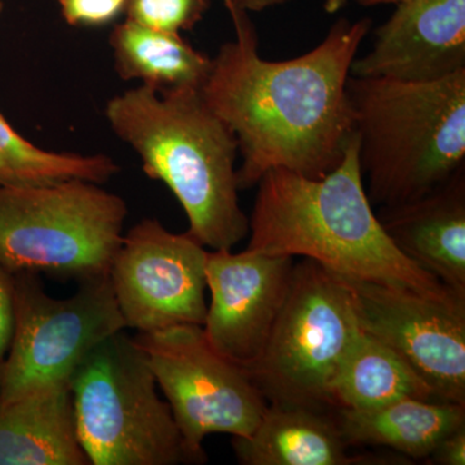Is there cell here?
I'll return each instance as SVG.
<instances>
[{
    "instance_id": "1",
    "label": "cell",
    "mask_w": 465,
    "mask_h": 465,
    "mask_svg": "<svg viewBox=\"0 0 465 465\" xmlns=\"http://www.w3.org/2000/svg\"><path fill=\"white\" fill-rule=\"evenodd\" d=\"M235 41L213 57L202 96L234 134L242 157L240 191L283 168L321 179L341 164L354 134L347 94L351 67L371 27L341 18L313 50L286 61L259 54L249 14L223 0Z\"/></svg>"
},
{
    "instance_id": "2",
    "label": "cell",
    "mask_w": 465,
    "mask_h": 465,
    "mask_svg": "<svg viewBox=\"0 0 465 465\" xmlns=\"http://www.w3.org/2000/svg\"><path fill=\"white\" fill-rule=\"evenodd\" d=\"M258 186L247 250L302 256L347 280L465 302L403 255L382 228L367 197L356 133L341 164L326 176L309 179L275 168Z\"/></svg>"
},
{
    "instance_id": "3",
    "label": "cell",
    "mask_w": 465,
    "mask_h": 465,
    "mask_svg": "<svg viewBox=\"0 0 465 465\" xmlns=\"http://www.w3.org/2000/svg\"><path fill=\"white\" fill-rule=\"evenodd\" d=\"M105 118L146 176L173 193L202 246L232 250L249 235L238 198L237 139L201 90L159 94L140 84L110 99Z\"/></svg>"
},
{
    "instance_id": "4",
    "label": "cell",
    "mask_w": 465,
    "mask_h": 465,
    "mask_svg": "<svg viewBox=\"0 0 465 465\" xmlns=\"http://www.w3.org/2000/svg\"><path fill=\"white\" fill-rule=\"evenodd\" d=\"M347 94L372 206L419 200L463 170L465 70L421 84L349 75Z\"/></svg>"
},
{
    "instance_id": "5",
    "label": "cell",
    "mask_w": 465,
    "mask_h": 465,
    "mask_svg": "<svg viewBox=\"0 0 465 465\" xmlns=\"http://www.w3.org/2000/svg\"><path fill=\"white\" fill-rule=\"evenodd\" d=\"M127 216L124 198L87 180L0 186V264L78 282L109 275Z\"/></svg>"
},
{
    "instance_id": "6",
    "label": "cell",
    "mask_w": 465,
    "mask_h": 465,
    "mask_svg": "<svg viewBox=\"0 0 465 465\" xmlns=\"http://www.w3.org/2000/svg\"><path fill=\"white\" fill-rule=\"evenodd\" d=\"M69 384L91 465L192 464L148 360L124 330L100 342Z\"/></svg>"
},
{
    "instance_id": "7",
    "label": "cell",
    "mask_w": 465,
    "mask_h": 465,
    "mask_svg": "<svg viewBox=\"0 0 465 465\" xmlns=\"http://www.w3.org/2000/svg\"><path fill=\"white\" fill-rule=\"evenodd\" d=\"M358 331L347 281L302 260L293 264L282 308L247 372L269 405L331 411L330 385Z\"/></svg>"
},
{
    "instance_id": "8",
    "label": "cell",
    "mask_w": 465,
    "mask_h": 465,
    "mask_svg": "<svg viewBox=\"0 0 465 465\" xmlns=\"http://www.w3.org/2000/svg\"><path fill=\"white\" fill-rule=\"evenodd\" d=\"M57 299L33 272L12 274L14 332L0 363V401L69 382L100 342L125 330L109 275L81 281Z\"/></svg>"
},
{
    "instance_id": "9",
    "label": "cell",
    "mask_w": 465,
    "mask_h": 465,
    "mask_svg": "<svg viewBox=\"0 0 465 465\" xmlns=\"http://www.w3.org/2000/svg\"><path fill=\"white\" fill-rule=\"evenodd\" d=\"M158 388L166 397L192 464L207 460L210 434L246 439L269 403L246 369L211 347L198 324H182L134 336Z\"/></svg>"
},
{
    "instance_id": "10",
    "label": "cell",
    "mask_w": 465,
    "mask_h": 465,
    "mask_svg": "<svg viewBox=\"0 0 465 465\" xmlns=\"http://www.w3.org/2000/svg\"><path fill=\"white\" fill-rule=\"evenodd\" d=\"M207 256L188 232L176 234L155 219H143L124 232L109 278L125 329L203 326Z\"/></svg>"
},
{
    "instance_id": "11",
    "label": "cell",
    "mask_w": 465,
    "mask_h": 465,
    "mask_svg": "<svg viewBox=\"0 0 465 465\" xmlns=\"http://www.w3.org/2000/svg\"><path fill=\"white\" fill-rule=\"evenodd\" d=\"M361 329L411 367L440 402L465 405V302L347 280Z\"/></svg>"
},
{
    "instance_id": "12",
    "label": "cell",
    "mask_w": 465,
    "mask_h": 465,
    "mask_svg": "<svg viewBox=\"0 0 465 465\" xmlns=\"http://www.w3.org/2000/svg\"><path fill=\"white\" fill-rule=\"evenodd\" d=\"M293 258L244 250L208 252L204 336L220 356L249 369L258 360L289 290Z\"/></svg>"
},
{
    "instance_id": "13",
    "label": "cell",
    "mask_w": 465,
    "mask_h": 465,
    "mask_svg": "<svg viewBox=\"0 0 465 465\" xmlns=\"http://www.w3.org/2000/svg\"><path fill=\"white\" fill-rule=\"evenodd\" d=\"M465 70V0H406L375 34L351 75L434 82Z\"/></svg>"
},
{
    "instance_id": "14",
    "label": "cell",
    "mask_w": 465,
    "mask_h": 465,
    "mask_svg": "<svg viewBox=\"0 0 465 465\" xmlns=\"http://www.w3.org/2000/svg\"><path fill=\"white\" fill-rule=\"evenodd\" d=\"M463 171L419 200L381 208L378 217L403 255L465 298Z\"/></svg>"
},
{
    "instance_id": "15",
    "label": "cell",
    "mask_w": 465,
    "mask_h": 465,
    "mask_svg": "<svg viewBox=\"0 0 465 465\" xmlns=\"http://www.w3.org/2000/svg\"><path fill=\"white\" fill-rule=\"evenodd\" d=\"M235 457L243 465L390 464V459L354 454L335 414L302 406L268 405L253 433L232 439Z\"/></svg>"
},
{
    "instance_id": "16",
    "label": "cell",
    "mask_w": 465,
    "mask_h": 465,
    "mask_svg": "<svg viewBox=\"0 0 465 465\" xmlns=\"http://www.w3.org/2000/svg\"><path fill=\"white\" fill-rule=\"evenodd\" d=\"M0 465H91L69 382L0 401Z\"/></svg>"
},
{
    "instance_id": "17",
    "label": "cell",
    "mask_w": 465,
    "mask_h": 465,
    "mask_svg": "<svg viewBox=\"0 0 465 465\" xmlns=\"http://www.w3.org/2000/svg\"><path fill=\"white\" fill-rule=\"evenodd\" d=\"M335 418L349 445L382 446L420 460L443 437L465 425V405L403 399L374 409H336Z\"/></svg>"
},
{
    "instance_id": "18",
    "label": "cell",
    "mask_w": 465,
    "mask_h": 465,
    "mask_svg": "<svg viewBox=\"0 0 465 465\" xmlns=\"http://www.w3.org/2000/svg\"><path fill=\"white\" fill-rule=\"evenodd\" d=\"M115 72L159 92L201 90L213 58L193 48L182 34L162 32L125 20L109 36Z\"/></svg>"
},
{
    "instance_id": "19",
    "label": "cell",
    "mask_w": 465,
    "mask_h": 465,
    "mask_svg": "<svg viewBox=\"0 0 465 465\" xmlns=\"http://www.w3.org/2000/svg\"><path fill=\"white\" fill-rule=\"evenodd\" d=\"M330 393L335 410L374 409L403 399L437 401L402 358L361 327L339 363Z\"/></svg>"
},
{
    "instance_id": "20",
    "label": "cell",
    "mask_w": 465,
    "mask_h": 465,
    "mask_svg": "<svg viewBox=\"0 0 465 465\" xmlns=\"http://www.w3.org/2000/svg\"><path fill=\"white\" fill-rule=\"evenodd\" d=\"M119 173L108 155L50 152L27 142L0 113V186L47 185L81 179L105 183Z\"/></svg>"
},
{
    "instance_id": "21",
    "label": "cell",
    "mask_w": 465,
    "mask_h": 465,
    "mask_svg": "<svg viewBox=\"0 0 465 465\" xmlns=\"http://www.w3.org/2000/svg\"><path fill=\"white\" fill-rule=\"evenodd\" d=\"M208 0H128L127 20L162 32L182 34L201 23Z\"/></svg>"
},
{
    "instance_id": "22",
    "label": "cell",
    "mask_w": 465,
    "mask_h": 465,
    "mask_svg": "<svg viewBox=\"0 0 465 465\" xmlns=\"http://www.w3.org/2000/svg\"><path fill=\"white\" fill-rule=\"evenodd\" d=\"M128 0H58L61 15L69 25L103 27L124 14Z\"/></svg>"
},
{
    "instance_id": "23",
    "label": "cell",
    "mask_w": 465,
    "mask_h": 465,
    "mask_svg": "<svg viewBox=\"0 0 465 465\" xmlns=\"http://www.w3.org/2000/svg\"><path fill=\"white\" fill-rule=\"evenodd\" d=\"M14 332V287L12 274L0 264V363L7 354Z\"/></svg>"
},
{
    "instance_id": "24",
    "label": "cell",
    "mask_w": 465,
    "mask_h": 465,
    "mask_svg": "<svg viewBox=\"0 0 465 465\" xmlns=\"http://www.w3.org/2000/svg\"><path fill=\"white\" fill-rule=\"evenodd\" d=\"M427 460L428 463L436 465H464L465 425L443 437Z\"/></svg>"
},
{
    "instance_id": "25",
    "label": "cell",
    "mask_w": 465,
    "mask_h": 465,
    "mask_svg": "<svg viewBox=\"0 0 465 465\" xmlns=\"http://www.w3.org/2000/svg\"><path fill=\"white\" fill-rule=\"evenodd\" d=\"M231 2L244 11L260 12L273 5H282L287 0H231Z\"/></svg>"
},
{
    "instance_id": "26",
    "label": "cell",
    "mask_w": 465,
    "mask_h": 465,
    "mask_svg": "<svg viewBox=\"0 0 465 465\" xmlns=\"http://www.w3.org/2000/svg\"><path fill=\"white\" fill-rule=\"evenodd\" d=\"M348 2L349 0H324V11H326L327 14L330 15L336 14V12L341 11V9L344 7V5H347Z\"/></svg>"
},
{
    "instance_id": "27",
    "label": "cell",
    "mask_w": 465,
    "mask_h": 465,
    "mask_svg": "<svg viewBox=\"0 0 465 465\" xmlns=\"http://www.w3.org/2000/svg\"><path fill=\"white\" fill-rule=\"evenodd\" d=\"M361 5L365 7H372V5H400V3L406 2V0H357Z\"/></svg>"
},
{
    "instance_id": "28",
    "label": "cell",
    "mask_w": 465,
    "mask_h": 465,
    "mask_svg": "<svg viewBox=\"0 0 465 465\" xmlns=\"http://www.w3.org/2000/svg\"><path fill=\"white\" fill-rule=\"evenodd\" d=\"M3 9V0H0V12H2Z\"/></svg>"
}]
</instances>
